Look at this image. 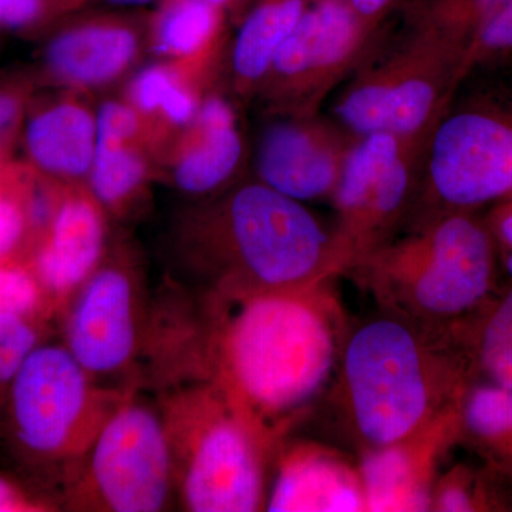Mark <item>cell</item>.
I'll return each mask as SVG.
<instances>
[{
  "label": "cell",
  "instance_id": "obj_1",
  "mask_svg": "<svg viewBox=\"0 0 512 512\" xmlns=\"http://www.w3.org/2000/svg\"><path fill=\"white\" fill-rule=\"evenodd\" d=\"M326 282L291 291L215 292L208 380L274 440L339 362L342 316Z\"/></svg>",
  "mask_w": 512,
  "mask_h": 512
},
{
  "label": "cell",
  "instance_id": "obj_2",
  "mask_svg": "<svg viewBox=\"0 0 512 512\" xmlns=\"http://www.w3.org/2000/svg\"><path fill=\"white\" fill-rule=\"evenodd\" d=\"M173 241L178 258L218 293L291 291L350 268L335 232L303 202L258 180L185 212Z\"/></svg>",
  "mask_w": 512,
  "mask_h": 512
},
{
  "label": "cell",
  "instance_id": "obj_3",
  "mask_svg": "<svg viewBox=\"0 0 512 512\" xmlns=\"http://www.w3.org/2000/svg\"><path fill=\"white\" fill-rule=\"evenodd\" d=\"M339 362L342 407L367 450L419 433L460 404L474 377L463 352L392 312L350 333Z\"/></svg>",
  "mask_w": 512,
  "mask_h": 512
},
{
  "label": "cell",
  "instance_id": "obj_4",
  "mask_svg": "<svg viewBox=\"0 0 512 512\" xmlns=\"http://www.w3.org/2000/svg\"><path fill=\"white\" fill-rule=\"evenodd\" d=\"M497 244L473 212H446L412 237L386 242L359 268L386 311L419 325L460 323L490 299Z\"/></svg>",
  "mask_w": 512,
  "mask_h": 512
},
{
  "label": "cell",
  "instance_id": "obj_5",
  "mask_svg": "<svg viewBox=\"0 0 512 512\" xmlns=\"http://www.w3.org/2000/svg\"><path fill=\"white\" fill-rule=\"evenodd\" d=\"M163 417L175 490L185 510L265 507V458L275 440L210 380L168 397Z\"/></svg>",
  "mask_w": 512,
  "mask_h": 512
},
{
  "label": "cell",
  "instance_id": "obj_6",
  "mask_svg": "<svg viewBox=\"0 0 512 512\" xmlns=\"http://www.w3.org/2000/svg\"><path fill=\"white\" fill-rule=\"evenodd\" d=\"M466 46L437 30L412 32L384 60L357 74L335 104L339 126L365 137L375 133L419 136L450 109L464 73Z\"/></svg>",
  "mask_w": 512,
  "mask_h": 512
},
{
  "label": "cell",
  "instance_id": "obj_7",
  "mask_svg": "<svg viewBox=\"0 0 512 512\" xmlns=\"http://www.w3.org/2000/svg\"><path fill=\"white\" fill-rule=\"evenodd\" d=\"M121 400L97 389L93 376L59 345H37L5 396L15 443L40 463L82 458Z\"/></svg>",
  "mask_w": 512,
  "mask_h": 512
},
{
  "label": "cell",
  "instance_id": "obj_8",
  "mask_svg": "<svg viewBox=\"0 0 512 512\" xmlns=\"http://www.w3.org/2000/svg\"><path fill=\"white\" fill-rule=\"evenodd\" d=\"M82 458L79 493L100 510L161 511L175 490L163 412L140 400H121Z\"/></svg>",
  "mask_w": 512,
  "mask_h": 512
},
{
  "label": "cell",
  "instance_id": "obj_9",
  "mask_svg": "<svg viewBox=\"0 0 512 512\" xmlns=\"http://www.w3.org/2000/svg\"><path fill=\"white\" fill-rule=\"evenodd\" d=\"M426 194L446 212H473L512 195V103L448 109L424 151ZM439 214V215H440Z\"/></svg>",
  "mask_w": 512,
  "mask_h": 512
},
{
  "label": "cell",
  "instance_id": "obj_10",
  "mask_svg": "<svg viewBox=\"0 0 512 512\" xmlns=\"http://www.w3.org/2000/svg\"><path fill=\"white\" fill-rule=\"evenodd\" d=\"M375 30L348 0H313L254 97L271 117L316 116L330 90L365 53Z\"/></svg>",
  "mask_w": 512,
  "mask_h": 512
},
{
  "label": "cell",
  "instance_id": "obj_11",
  "mask_svg": "<svg viewBox=\"0 0 512 512\" xmlns=\"http://www.w3.org/2000/svg\"><path fill=\"white\" fill-rule=\"evenodd\" d=\"M431 131L369 134L350 151L332 198L339 214L335 235L350 268L386 244L387 232L410 200Z\"/></svg>",
  "mask_w": 512,
  "mask_h": 512
},
{
  "label": "cell",
  "instance_id": "obj_12",
  "mask_svg": "<svg viewBox=\"0 0 512 512\" xmlns=\"http://www.w3.org/2000/svg\"><path fill=\"white\" fill-rule=\"evenodd\" d=\"M150 10L90 8L74 13L42 39L33 72L40 89L96 96L133 76L148 57Z\"/></svg>",
  "mask_w": 512,
  "mask_h": 512
},
{
  "label": "cell",
  "instance_id": "obj_13",
  "mask_svg": "<svg viewBox=\"0 0 512 512\" xmlns=\"http://www.w3.org/2000/svg\"><path fill=\"white\" fill-rule=\"evenodd\" d=\"M130 252L117 249L77 292L66 320V348L90 376L126 370L140 346V299Z\"/></svg>",
  "mask_w": 512,
  "mask_h": 512
},
{
  "label": "cell",
  "instance_id": "obj_14",
  "mask_svg": "<svg viewBox=\"0 0 512 512\" xmlns=\"http://www.w3.org/2000/svg\"><path fill=\"white\" fill-rule=\"evenodd\" d=\"M357 140L316 116H274L256 144V177L295 201L333 198Z\"/></svg>",
  "mask_w": 512,
  "mask_h": 512
},
{
  "label": "cell",
  "instance_id": "obj_15",
  "mask_svg": "<svg viewBox=\"0 0 512 512\" xmlns=\"http://www.w3.org/2000/svg\"><path fill=\"white\" fill-rule=\"evenodd\" d=\"M99 137L93 94L39 89L23 114L20 147L25 161L60 184H87Z\"/></svg>",
  "mask_w": 512,
  "mask_h": 512
},
{
  "label": "cell",
  "instance_id": "obj_16",
  "mask_svg": "<svg viewBox=\"0 0 512 512\" xmlns=\"http://www.w3.org/2000/svg\"><path fill=\"white\" fill-rule=\"evenodd\" d=\"M107 212L87 184L64 185L55 215L26 256L45 291L72 296L107 252Z\"/></svg>",
  "mask_w": 512,
  "mask_h": 512
},
{
  "label": "cell",
  "instance_id": "obj_17",
  "mask_svg": "<svg viewBox=\"0 0 512 512\" xmlns=\"http://www.w3.org/2000/svg\"><path fill=\"white\" fill-rule=\"evenodd\" d=\"M245 154L237 111L214 86L190 126L158 161V180L194 197L214 195L237 177Z\"/></svg>",
  "mask_w": 512,
  "mask_h": 512
},
{
  "label": "cell",
  "instance_id": "obj_18",
  "mask_svg": "<svg viewBox=\"0 0 512 512\" xmlns=\"http://www.w3.org/2000/svg\"><path fill=\"white\" fill-rule=\"evenodd\" d=\"M158 164L143 123L121 99L99 104V137L89 185L107 214L126 217L147 200Z\"/></svg>",
  "mask_w": 512,
  "mask_h": 512
},
{
  "label": "cell",
  "instance_id": "obj_19",
  "mask_svg": "<svg viewBox=\"0 0 512 512\" xmlns=\"http://www.w3.org/2000/svg\"><path fill=\"white\" fill-rule=\"evenodd\" d=\"M456 439H460V404L409 439L367 450L359 470L367 511L429 510L434 458Z\"/></svg>",
  "mask_w": 512,
  "mask_h": 512
},
{
  "label": "cell",
  "instance_id": "obj_20",
  "mask_svg": "<svg viewBox=\"0 0 512 512\" xmlns=\"http://www.w3.org/2000/svg\"><path fill=\"white\" fill-rule=\"evenodd\" d=\"M218 73L187 64L151 60L120 87V97L143 123L157 164L190 126Z\"/></svg>",
  "mask_w": 512,
  "mask_h": 512
},
{
  "label": "cell",
  "instance_id": "obj_21",
  "mask_svg": "<svg viewBox=\"0 0 512 512\" xmlns=\"http://www.w3.org/2000/svg\"><path fill=\"white\" fill-rule=\"evenodd\" d=\"M265 507L274 512L367 511L360 471L313 444L295 446L282 456Z\"/></svg>",
  "mask_w": 512,
  "mask_h": 512
},
{
  "label": "cell",
  "instance_id": "obj_22",
  "mask_svg": "<svg viewBox=\"0 0 512 512\" xmlns=\"http://www.w3.org/2000/svg\"><path fill=\"white\" fill-rule=\"evenodd\" d=\"M228 22L208 0H158L150 10L148 57L220 72Z\"/></svg>",
  "mask_w": 512,
  "mask_h": 512
},
{
  "label": "cell",
  "instance_id": "obj_23",
  "mask_svg": "<svg viewBox=\"0 0 512 512\" xmlns=\"http://www.w3.org/2000/svg\"><path fill=\"white\" fill-rule=\"evenodd\" d=\"M312 0H254L238 23L229 73L239 99L255 96L272 60L298 26Z\"/></svg>",
  "mask_w": 512,
  "mask_h": 512
},
{
  "label": "cell",
  "instance_id": "obj_24",
  "mask_svg": "<svg viewBox=\"0 0 512 512\" xmlns=\"http://www.w3.org/2000/svg\"><path fill=\"white\" fill-rule=\"evenodd\" d=\"M460 439H466L494 471L512 476V389L471 383L460 402Z\"/></svg>",
  "mask_w": 512,
  "mask_h": 512
},
{
  "label": "cell",
  "instance_id": "obj_25",
  "mask_svg": "<svg viewBox=\"0 0 512 512\" xmlns=\"http://www.w3.org/2000/svg\"><path fill=\"white\" fill-rule=\"evenodd\" d=\"M457 325V342L473 376L512 389V285Z\"/></svg>",
  "mask_w": 512,
  "mask_h": 512
},
{
  "label": "cell",
  "instance_id": "obj_26",
  "mask_svg": "<svg viewBox=\"0 0 512 512\" xmlns=\"http://www.w3.org/2000/svg\"><path fill=\"white\" fill-rule=\"evenodd\" d=\"M35 178L36 171L18 158L0 175V259L25 255L29 247V202Z\"/></svg>",
  "mask_w": 512,
  "mask_h": 512
},
{
  "label": "cell",
  "instance_id": "obj_27",
  "mask_svg": "<svg viewBox=\"0 0 512 512\" xmlns=\"http://www.w3.org/2000/svg\"><path fill=\"white\" fill-rule=\"evenodd\" d=\"M508 0H417L410 23L437 30L464 46ZM466 55V53H464Z\"/></svg>",
  "mask_w": 512,
  "mask_h": 512
},
{
  "label": "cell",
  "instance_id": "obj_28",
  "mask_svg": "<svg viewBox=\"0 0 512 512\" xmlns=\"http://www.w3.org/2000/svg\"><path fill=\"white\" fill-rule=\"evenodd\" d=\"M93 5L94 0H0V32L42 40L74 13Z\"/></svg>",
  "mask_w": 512,
  "mask_h": 512
},
{
  "label": "cell",
  "instance_id": "obj_29",
  "mask_svg": "<svg viewBox=\"0 0 512 512\" xmlns=\"http://www.w3.org/2000/svg\"><path fill=\"white\" fill-rule=\"evenodd\" d=\"M431 507L444 512L510 510L493 485L466 467H457L437 484Z\"/></svg>",
  "mask_w": 512,
  "mask_h": 512
},
{
  "label": "cell",
  "instance_id": "obj_30",
  "mask_svg": "<svg viewBox=\"0 0 512 512\" xmlns=\"http://www.w3.org/2000/svg\"><path fill=\"white\" fill-rule=\"evenodd\" d=\"M43 288L29 266L0 259V313L29 318L42 305Z\"/></svg>",
  "mask_w": 512,
  "mask_h": 512
},
{
  "label": "cell",
  "instance_id": "obj_31",
  "mask_svg": "<svg viewBox=\"0 0 512 512\" xmlns=\"http://www.w3.org/2000/svg\"><path fill=\"white\" fill-rule=\"evenodd\" d=\"M37 346V333L29 318L0 313V404L13 377Z\"/></svg>",
  "mask_w": 512,
  "mask_h": 512
},
{
  "label": "cell",
  "instance_id": "obj_32",
  "mask_svg": "<svg viewBox=\"0 0 512 512\" xmlns=\"http://www.w3.org/2000/svg\"><path fill=\"white\" fill-rule=\"evenodd\" d=\"M512 52V0L494 13L493 18L478 30L468 42L464 55V73L467 74L478 64Z\"/></svg>",
  "mask_w": 512,
  "mask_h": 512
},
{
  "label": "cell",
  "instance_id": "obj_33",
  "mask_svg": "<svg viewBox=\"0 0 512 512\" xmlns=\"http://www.w3.org/2000/svg\"><path fill=\"white\" fill-rule=\"evenodd\" d=\"M39 89L32 66L0 73V134L22 119L30 99Z\"/></svg>",
  "mask_w": 512,
  "mask_h": 512
},
{
  "label": "cell",
  "instance_id": "obj_34",
  "mask_svg": "<svg viewBox=\"0 0 512 512\" xmlns=\"http://www.w3.org/2000/svg\"><path fill=\"white\" fill-rule=\"evenodd\" d=\"M43 504L19 484L0 474V512L43 511Z\"/></svg>",
  "mask_w": 512,
  "mask_h": 512
},
{
  "label": "cell",
  "instance_id": "obj_35",
  "mask_svg": "<svg viewBox=\"0 0 512 512\" xmlns=\"http://www.w3.org/2000/svg\"><path fill=\"white\" fill-rule=\"evenodd\" d=\"M485 222L497 248H500L501 252H512V202H498Z\"/></svg>",
  "mask_w": 512,
  "mask_h": 512
},
{
  "label": "cell",
  "instance_id": "obj_36",
  "mask_svg": "<svg viewBox=\"0 0 512 512\" xmlns=\"http://www.w3.org/2000/svg\"><path fill=\"white\" fill-rule=\"evenodd\" d=\"M350 6L360 19L376 29L380 20L387 15L400 2V0H348Z\"/></svg>",
  "mask_w": 512,
  "mask_h": 512
},
{
  "label": "cell",
  "instance_id": "obj_37",
  "mask_svg": "<svg viewBox=\"0 0 512 512\" xmlns=\"http://www.w3.org/2000/svg\"><path fill=\"white\" fill-rule=\"evenodd\" d=\"M22 119L16 121L13 126L0 134V175L6 167L16 158V150L20 146V131H22Z\"/></svg>",
  "mask_w": 512,
  "mask_h": 512
},
{
  "label": "cell",
  "instance_id": "obj_38",
  "mask_svg": "<svg viewBox=\"0 0 512 512\" xmlns=\"http://www.w3.org/2000/svg\"><path fill=\"white\" fill-rule=\"evenodd\" d=\"M212 5L224 9L228 13L229 22L238 25L254 0H208Z\"/></svg>",
  "mask_w": 512,
  "mask_h": 512
},
{
  "label": "cell",
  "instance_id": "obj_39",
  "mask_svg": "<svg viewBox=\"0 0 512 512\" xmlns=\"http://www.w3.org/2000/svg\"><path fill=\"white\" fill-rule=\"evenodd\" d=\"M158 0H94V3H101L109 8L124 9H147V6L156 5Z\"/></svg>",
  "mask_w": 512,
  "mask_h": 512
},
{
  "label": "cell",
  "instance_id": "obj_40",
  "mask_svg": "<svg viewBox=\"0 0 512 512\" xmlns=\"http://www.w3.org/2000/svg\"><path fill=\"white\" fill-rule=\"evenodd\" d=\"M501 254H503L505 269H507L508 274H510L512 278V252H501Z\"/></svg>",
  "mask_w": 512,
  "mask_h": 512
},
{
  "label": "cell",
  "instance_id": "obj_41",
  "mask_svg": "<svg viewBox=\"0 0 512 512\" xmlns=\"http://www.w3.org/2000/svg\"><path fill=\"white\" fill-rule=\"evenodd\" d=\"M504 201L512 202V195H510V197H508L507 200Z\"/></svg>",
  "mask_w": 512,
  "mask_h": 512
},
{
  "label": "cell",
  "instance_id": "obj_42",
  "mask_svg": "<svg viewBox=\"0 0 512 512\" xmlns=\"http://www.w3.org/2000/svg\"><path fill=\"white\" fill-rule=\"evenodd\" d=\"M312 2H313V0H312Z\"/></svg>",
  "mask_w": 512,
  "mask_h": 512
}]
</instances>
